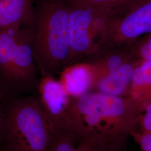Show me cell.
<instances>
[{
	"instance_id": "obj_3",
	"label": "cell",
	"mask_w": 151,
	"mask_h": 151,
	"mask_svg": "<svg viewBox=\"0 0 151 151\" xmlns=\"http://www.w3.org/2000/svg\"><path fill=\"white\" fill-rule=\"evenodd\" d=\"M32 40V27L0 29V90L5 96L38 95L39 72Z\"/></svg>"
},
{
	"instance_id": "obj_7",
	"label": "cell",
	"mask_w": 151,
	"mask_h": 151,
	"mask_svg": "<svg viewBox=\"0 0 151 151\" xmlns=\"http://www.w3.org/2000/svg\"><path fill=\"white\" fill-rule=\"evenodd\" d=\"M38 96L44 112L53 130L71 131L70 97L59 80L53 76H43L40 78Z\"/></svg>"
},
{
	"instance_id": "obj_13",
	"label": "cell",
	"mask_w": 151,
	"mask_h": 151,
	"mask_svg": "<svg viewBox=\"0 0 151 151\" xmlns=\"http://www.w3.org/2000/svg\"><path fill=\"white\" fill-rule=\"evenodd\" d=\"M50 151H77V140L75 134L68 130L54 132Z\"/></svg>"
},
{
	"instance_id": "obj_20",
	"label": "cell",
	"mask_w": 151,
	"mask_h": 151,
	"mask_svg": "<svg viewBox=\"0 0 151 151\" xmlns=\"http://www.w3.org/2000/svg\"><path fill=\"white\" fill-rule=\"evenodd\" d=\"M77 151H90L89 146L85 142L77 143Z\"/></svg>"
},
{
	"instance_id": "obj_5",
	"label": "cell",
	"mask_w": 151,
	"mask_h": 151,
	"mask_svg": "<svg viewBox=\"0 0 151 151\" xmlns=\"http://www.w3.org/2000/svg\"><path fill=\"white\" fill-rule=\"evenodd\" d=\"M67 4L69 10L70 65L82 61L99 47L108 23L122 9Z\"/></svg>"
},
{
	"instance_id": "obj_11",
	"label": "cell",
	"mask_w": 151,
	"mask_h": 151,
	"mask_svg": "<svg viewBox=\"0 0 151 151\" xmlns=\"http://www.w3.org/2000/svg\"><path fill=\"white\" fill-rule=\"evenodd\" d=\"M137 60L123 65L113 73L99 79L93 91L118 96H127Z\"/></svg>"
},
{
	"instance_id": "obj_17",
	"label": "cell",
	"mask_w": 151,
	"mask_h": 151,
	"mask_svg": "<svg viewBox=\"0 0 151 151\" xmlns=\"http://www.w3.org/2000/svg\"><path fill=\"white\" fill-rule=\"evenodd\" d=\"M4 97L5 95L0 90V151L4 145L6 133V117L4 105Z\"/></svg>"
},
{
	"instance_id": "obj_19",
	"label": "cell",
	"mask_w": 151,
	"mask_h": 151,
	"mask_svg": "<svg viewBox=\"0 0 151 151\" xmlns=\"http://www.w3.org/2000/svg\"><path fill=\"white\" fill-rule=\"evenodd\" d=\"M88 145V144H87ZM90 151H128V144L109 145H89Z\"/></svg>"
},
{
	"instance_id": "obj_18",
	"label": "cell",
	"mask_w": 151,
	"mask_h": 151,
	"mask_svg": "<svg viewBox=\"0 0 151 151\" xmlns=\"http://www.w3.org/2000/svg\"><path fill=\"white\" fill-rule=\"evenodd\" d=\"M132 137L138 145L140 151H151V133L141 134L134 132Z\"/></svg>"
},
{
	"instance_id": "obj_8",
	"label": "cell",
	"mask_w": 151,
	"mask_h": 151,
	"mask_svg": "<svg viewBox=\"0 0 151 151\" xmlns=\"http://www.w3.org/2000/svg\"><path fill=\"white\" fill-rule=\"evenodd\" d=\"M60 76L59 80L72 99L93 91L97 78L96 69L86 62H80L66 67Z\"/></svg>"
},
{
	"instance_id": "obj_9",
	"label": "cell",
	"mask_w": 151,
	"mask_h": 151,
	"mask_svg": "<svg viewBox=\"0 0 151 151\" xmlns=\"http://www.w3.org/2000/svg\"><path fill=\"white\" fill-rule=\"evenodd\" d=\"M135 60L129 45L111 48L99 47L81 62H87L95 67L97 81L100 78L118 70L125 64Z\"/></svg>"
},
{
	"instance_id": "obj_15",
	"label": "cell",
	"mask_w": 151,
	"mask_h": 151,
	"mask_svg": "<svg viewBox=\"0 0 151 151\" xmlns=\"http://www.w3.org/2000/svg\"><path fill=\"white\" fill-rule=\"evenodd\" d=\"M130 47L135 60L151 61V33L138 39Z\"/></svg>"
},
{
	"instance_id": "obj_10",
	"label": "cell",
	"mask_w": 151,
	"mask_h": 151,
	"mask_svg": "<svg viewBox=\"0 0 151 151\" xmlns=\"http://www.w3.org/2000/svg\"><path fill=\"white\" fill-rule=\"evenodd\" d=\"M34 0H0V29L33 27Z\"/></svg>"
},
{
	"instance_id": "obj_1",
	"label": "cell",
	"mask_w": 151,
	"mask_h": 151,
	"mask_svg": "<svg viewBox=\"0 0 151 151\" xmlns=\"http://www.w3.org/2000/svg\"><path fill=\"white\" fill-rule=\"evenodd\" d=\"M70 114L77 143L116 145L137 131L140 109L128 96L91 91L72 99Z\"/></svg>"
},
{
	"instance_id": "obj_6",
	"label": "cell",
	"mask_w": 151,
	"mask_h": 151,
	"mask_svg": "<svg viewBox=\"0 0 151 151\" xmlns=\"http://www.w3.org/2000/svg\"><path fill=\"white\" fill-rule=\"evenodd\" d=\"M150 33L151 0H141L111 18L100 40L99 47L129 46Z\"/></svg>"
},
{
	"instance_id": "obj_14",
	"label": "cell",
	"mask_w": 151,
	"mask_h": 151,
	"mask_svg": "<svg viewBox=\"0 0 151 151\" xmlns=\"http://www.w3.org/2000/svg\"><path fill=\"white\" fill-rule=\"evenodd\" d=\"M65 2L81 5L124 9L141 0H65Z\"/></svg>"
},
{
	"instance_id": "obj_2",
	"label": "cell",
	"mask_w": 151,
	"mask_h": 151,
	"mask_svg": "<svg viewBox=\"0 0 151 151\" xmlns=\"http://www.w3.org/2000/svg\"><path fill=\"white\" fill-rule=\"evenodd\" d=\"M32 29V52L39 74L60 75L70 60L67 2L39 0L35 5Z\"/></svg>"
},
{
	"instance_id": "obj_16",
	"label": "cell",
	"mask_w": 151,
	"mask_h": 151,
	"mask_svg": "<svg viewBox=\"0 0 151 151\" xmlns=\"http://www.w3.org/2000/svg\"><path fill=\"white\" fill-rule=\"evenodd\" d=\"M141 134L151 133V100L142 107L140 111L137 129Z\"/></svg>"
},
{
	"instance_id": "obj_4",
	"label": "cell",
	"mask_w": 151,
	"mask_h": 151,
	"mask_svg": "<svg viewBox=\"0 0 151 151\" xmlns=\"http://www.w3.org/2000/svg\"><path fill=\"white\" fill-rule=\"evenodd\" d=\"M5 143L0 151H50L54 132L38 95L4 99Z\"/></svg>"
},
{
	"instance_id": "obj_12",
	"label": "cell",
	"mask_w": 151,
	"mask_h": 151,
	"mask_svg": "<svg viewBox=\"0 0 151 151\" xmlns=\"http://www.w3.org/2000/svg\"><path fill=\"white\" fill-rule=\"evenodd\" d=\"M127 96L142 107L151 100V61L137 60Z\"/></svg>"
}]
</instances>
